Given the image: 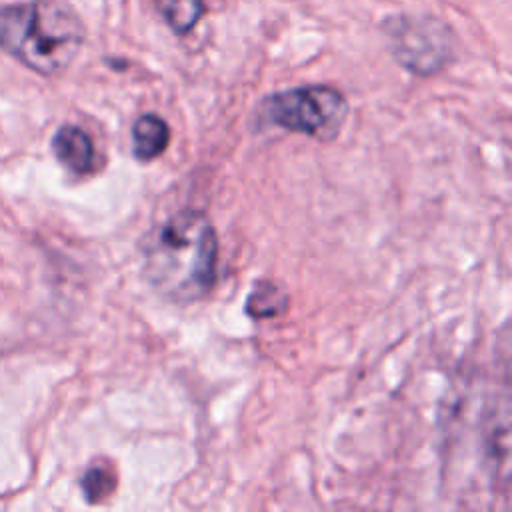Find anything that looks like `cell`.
I'll return each mask as SVG.
<instances>
[{"instance_id":"6da1fadb","label":"cell","mask_w":512,"mask_h":512,"mask_svg":"<svg viewBox=\"0 0 512 512\" xmlns=\"http://www.w3.org/2000/svg\"><path fill=\"white\" fill-rule=\"evenodd\" d=\"M216 264L218 236L202 210H178L144 240V276L174 304L206 298L216 284Z\"/></svg>"},{"instance_id":"7a4b0ae2","label":"cell","mask_w":512,"mask_h":512,"mask_svg":"<svg viewBox=\"0 0 512 512\" xmlns=\"http://www.w3.org/2000/svg\"><path fill=\"white\" fill-rule=\"evenodd\" d=\"M82 40L80 18L56 0L0 8V48L40 74L62 72Z\"/></svg>"},{"instance_id":"3957f363","label":"cell","mask_w":512,"mask_h":512,"mask_svg":"<svg viewBox=\"0 0 512 512\" xmlns=\"http://www.w3.org/2000/svg\"><path fill=\"white\" fill-rule=\"evenodd\" d=\"M260 110L274 126L328 140L340 130L348 102L330 86H300L266 96Z\"/></svg>"},{"instance_id":"277c9868","label":"cell","mask_w":512,"mask_h":512,"mask_svg":"<svg viewBox=\"0 0 512 512\" xmlns=\"http://www.w3.org/2000/svg\"><path fill=\"white\" fill-rule=\"evenodd\" d=\"M384 28L396 60L414 74H434L450 58V30L440 20L396 16Z\"/></svg>"},{"instance_id":"5b68a950","label":"cell","mask_w":512,"mask_h":512,"mask_svg":"<svg viewBox=\"0 0 512 512\" xmlns=\"http://www.w3.org/2000/svg\"><path fill=\"white\" fill-rule=\"evenodd\" d=\"M56 158L64 168L82 176L90 174L96 168V150L92 138L78 126H62L52 140Z\"/></svg>"},{"instance_id":"8992f818","label":"cell","mask_w":512,"mask_h":512,"mask_svg":"<svg viewBox=\"0 0 512 512\" xmlns=\"http://www.w3.org/2000/svg\"><path fill=\"white\" fill-rule=\"evenodd\" d=\"M170 142L168 124L156 114H142L132 126V150L138 160L158 158Z\"/></svg>"},{"instance_id":"52a82bcc","label":"cell","mask_w":512,"mask_h":512,"mask_svg":"<svg viewBox=\"0 0 512 512\" xmlns=\"http://www.w3.org/2000/svg\"><path fill=\"white\" fill-rule=\"evenodd\" d=\"M158 12L176 34H188L204 14V0H154Z\"/></svg>"},{"instance_id":"ba28073f","label":"cell","mask_w":512,"mask_h":512,"mask_svg":"<svg viewBox=\"0 0 512 512\" xmlns=\"http://www.w3.org/2000/svg\"><path fill=\"white\" fill-rule=\"evenodd\" d=\"M288 298L284 290L272 282H258L248 296L246 312L254 318H274L286 310Z\"/></svg>"},{"instance_id":"9c48e42d","label":"cell","mask_w":512,"mask_h":512,"mask_svg":"<svg viewBox=\"0 0 512 512\" xmlns=\"http://www.w3.org/2000/svg\"><path fill=\"white\" fill-rule=\"evenodd\" d=\"M82 492L88 502H102L116 490V474L110 464H94L80 478Z\"/></svg>"}]
</instances>
